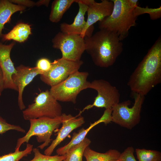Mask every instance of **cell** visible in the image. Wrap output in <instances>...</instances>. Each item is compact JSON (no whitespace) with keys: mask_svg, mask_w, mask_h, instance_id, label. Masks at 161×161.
I'll return each instance as SVG.
<instances>
[{"mask_svg":"<svg viewBox=\"0 0 161 161\" xmlns=\"http://www.w3.org/2000/svg\"><path fill=\"white\" fill-rule=\"evenodd\" d=\"M161 82V37L158 38L130 76L127 85L145 96Z\"/></svg>","mask_w":161,"mask_h":161,"instance_id":"obj_1","label":"cell"},{"mask_svg":"<svg viewBox=\"0 0 161 161\" xmlns=\"http://www.w3.org/2000/svg\"><path fill=\"white\" fill-rule=\"evenodd\" d=\"M85 51L96 66L107 68L112 66L123 51V44L117 35L105 30H100L84 38Z\"/></svg>","mask_w":161,"mask_h":161,"instance_id":"obj_2","label":"cell"},{"mask_svg":"<svg viewBox=\"0 0 161 161\" xmlns=\"http://www.w3.org/2000/svg\"><path fill=\"white\" fill-rule=\"evenodd\" d=\"M113 7L111 15L98 21L100 30H105L116 35L122 41L128 36L130 28L136 26L137 17L134 8L130 7L126 0H112Z\"/></svg>","mask_w":161,"mask_h":161,"instance_id":"obj_3","label":"cell"},{"mask_svg":"<svg viewBox=\"0 0 161 161\" xmlns=\"http://www.w3.org/2000/svg\"><path fill=\"white\" fill-rule=\"evenodd\" d=\"M88 75L87 72L77 71L63 81L51 87L49 91L58 101L75 104L80 92L89 88L90 82L87 80Z\"/></svg>","mask_w":161,"mask_h":161,"instance_id":"obj_4","label":"cell"},{"mask_svg":"<svg viewBox=\"0 0 161 161\" xmlns=\"http://www.w3.org/2000/svg\"><path fill=\"white\" fill-rule=\"evenodd\" d=\"M29 121V130L24 136L17 140L15 149H19L21 145L25 142L28 143L33 136L36 137L38 142L43 143L38 147L41 149H43L52 141L51 137L52 133L59 127L62 120L61 116L54 118L44 117L30 120Z\"/></svg>","mask_w":161,"mask_h":161,"instance_id":"obj_5","label":"cell"},{"mask_svg":"<svg viewBox=\"0 0 161 161\" xmlns=\"http://www.w3.org/2000/svg\"><path fill=\"white\" fill-rule=\"evenodd\" d=\"M34 102L22 111L25 120L44 117L55 118L61 117L62 114L61 106L48 90L40 92L35 98Z\"/></svg>","mask_w":161,"mask_h":161,"instance_id":"obj_6","label":"cell"},{"mask_svg":"<svg viewBox=\"0 0 161 161\" xmlns=\"http://www.w3.org/2000/svg\"><path fill=\"white\" fill-rule=\"evenodd\" d=\"M134 102L131 108L130 100L119 103L112 109V121L120 126L131 129L140 122V114L145 96L135 94Z\"/></svg>","mask_w":161,"mask_h":161,"instance_id":"obj_7","label":"cell"},{"mask_svg":"<svg viewBox=\"0 0 161 161\" xmlns=\"http://www.w3.org/2000/svg\"><path fill=\"white\" fill-rule=\"evenodd\" d=\"M52 47L59 49L62 58L74 61H80L85 51L84 39L80 35L58 32L52 40Z\"/></svg>","mask_w":161,"mask_h":161,"instance_id":"obj_8","label":"cell"},{"mask_svg":"<svg viewBox=\"0 0 161 161\" xmlns=\"http://www.w3.org/2000/svg\"><path fill=\"white\" fill-rule=\"evenodd\" d=\"M89 88L96 90L97 95L93 103L84 108L77 115L78 116L85 110L93 107L112 109L119 103L120 94L119 90L107 80L102 79L94 80L90 83Z\"/></svg>","mask_w":161,"mask_h":161,"instance_id":"obj_9","label":"cell"},{"mask_svg":"<svg viewBox=\"0 0 161 161\" xmlns=\"http://www.w3.org/2000/svg\"><path fill=\"white\" fill-rule=\"evenodd\" d=\"M83 62L74 61L62 58L55 60L47 72L40 75L41 80L51 87L66 79L72 74L78 71Z\"/></svg>","mask_w":161,"mask_h":161,"instance_id":"obj_10","label":"cell"},{"mask_svg":"<svg viewBox=\"0 0 161 161\" xmlns=\"http://www.w3.org/2000/svg\"><path fill=\"white\" fill-rule=\"evenodd\" d=\"M82 0L88 6L85 30L91 36L94 30L93 24L111 15L113 9V3L112 0H102L100 2L94 0Z\"/></svg>","mask_w":161,"mask_h":161,"instance_id":"obj_11","label":"cell"},{"mask_svg":"<svg viewBox=\"0 0 161 161\" xmlns=\"http://www.w3.org/2000/svg\"><path fill=\"white\" fill-rule=\"evenodd\" d=\"M62 126L57 133L55 139L44 151L45 155L51 156L55 148L74 129L81 126L85 123L83 117L73 116L62 113L61 116Z\"/></svg>","mask_w":161,"mask_h":161,"instance_id":"obj_12","label":"cell"},{"mask_svg":"<svg viewBox=\"0 0 161 161\" xmlns=\"http://www.w3.org/2000/svg\"><path fill=\"white\" fill-rule=\"evenodd\" d=\"M16 68L17 72L13 75L12 79L18 88V105L19 109L22 110L25 108L23 100V94L24 88L35 76L42 74L43 73L36 67H31L21 65Z\"/></svg>","mask_w":161,"mask_h":161,"instance_id":"obj_13","label":"cell"},{"mask_svg":"<svg viewBox=\"0 0 161 161\" xmlns=\"http://www.w3.org/2000/svg\"><path fill=\"white\" fill-rule=\"evenodd\" d=\"M12 42L8 45L0 42V67L4 78V89L18 91V88L12 79L13 75L17 72L10 57L11 51L14 45Z\"/></svg>","mask_w":161,"mask_h":161,"instance_id":"obj_14","label":"cell"},{"mask_svg":"<svg viewBox=\"0 0 161 161\" xmlns=\"http://www.w3.org/2000/svg\"><path fill=\"white\" fill-rule=\"evenodd\" d=\"M75 2L78 3L79 10L73 22L70 24L65 22L61 24V31L66 33L80 35L84 38L91 36L85 30L86 21L84 16L87 12V5L82 0H75Z\"/></svg>","mask_w":161,"mask_h":161,"instance_id":"obj_15","label":"cell"},{"mask_svg":"<svg viewBox=\"0 0 161 161\" xmlns=\"http://www.w3.org/2000/svg\"><path fill=\"white\" fill-rule=\"evenodd\" d=\"M111 121H112L111 111L109 110H105L101 117L94 123H91L88 128L86 129L83 128L80 129L78 133H74L72 139L68 144L57 150L56 152L57 155H63L65 154L71 148L83 141L89 131L96 125L102 122L107 124Z\"/></svg>","mask_w":161,"mask_h":161,"instance_id":"obj_16","label":"cell"},{"mask_svg":"<svg viewBox=\"0 0 161 161\" xmlns=\"http://www.w3.org/2000/svg\"><path fill=\"white\" fill-rule=\"evenodd\" d=\"M26 8L25 7L13 4L9 0H0V37L2 35V30L5 24L10 22L12 15Z\"/></svg>","mask_w":161,"mask_h":161,"instance_id":"obj_17","label":"cell"},{"mask_svg":"<svg viewBox=\"0 0 161 161\" xmlns=\"http://www.w3.org/2000/svg\"><path fill=\"white\" fill-rule=\"evenodd\" d=\"M32 34L30 25L24 23L17 24L8 33L3 34V41L13 40L20 43L26 41Z\"/></svg>","mask_w":161,"mask_h":161,"instance_id":"obj_18","label":"cell"},{"mask_svg":"<svg viewBox=\"0 0 161 161\" xmlns=\"http://www.w3.org/2000/svg\"><path fill=\"white\" fill-rule=\"evenodd\" d=\"M120 153L116 149H112L105 153H99L88 146L85 148L83 156L86 161H112L118 159Z\"/></svg>","mask_w":161,"mask_h":161,"instance_id":"obj_19","label":"cell"},{"mask_svg":"<svg viewBox=\"0 0 161 161\" xmlns=\"http://www.w3.org/2000/svg\"><path fill=\"white\" fill-rule=\"evenodd\" d=\"M75 0H55L52 2L49 19L53 23H57Z\"/></svg>","mask_w":161,"mask_h":161,"instance_id":"obj_20","label":"cell"},{"mask_svg":"<svg viewBox=\"0 0 161 161\" xmlns=\"http://www.w3.org/2000/svg\"><path fill=\"white\" fill-rule=\"evenodd\" d=\"M91 143L90 140L85 137L81 142L69 149L66 154L65 159L63 161H83L84 150Z\"/></svg>","mask_w":161,"mask_h":161,"instance_id":"obj_21","label":"cell"},{"mask_svg":"<svg viewBox=\"0 0 161 161\" xmlns=\"http://www.w3.org/2000/svg\"><path fill=\"white\" fill-rule=\"evenodd\" d=\"M33 146V145L27 143L25 149L23 151L16 149L14 152L0 156V161H19L24 157L31 154Z\"/></svg>","mask_w":161,"mask_h":161,"instance_id":"obj_22","label":"cell"},{"mask_svg":"<svg viewBox=\"0 0 161 161\" xmlns=\"http://www.w3.org/2000/svg\"><path fill=\"white\" fill-rule=\"evenodd\" d=\"M135 152L139 161H161V153L158 151L137 148Z\"/></svg>","mask_w":161,"mask_h":161,"instance_id":"obj_23","label":"cell"},{"mask_svg":"<svg viewBox=\"0 0 161 161\" xmlns=\"http://www.w3.org/2000/svg\"><path fill=\"white\" fill-rule=\"evenodd\" d=\"M134 12L137 17L144 13H148L151 19L156 20L161 17V7L156 8H148V6L143 8L137 6L134 9Z\"/></svg>","mask_w":161,"mask_h":161,"instance_id":"obj_24","label":"cell"},{"mask_svg":"<svg viewBox=\"0 0 161 161\" xmlns=\"http://www.w3.org/2000/svg\"><path fill=\"white\" fill-rule=\"evenodd\" d=\"M34 154L33 158L30 161H63L66 157V155L51 156L42 154L38 148L32 149Z\"/></svg>","mask_w":161,"mask_h":161,"instance_id":"obj_25","label":"cell"},{"mask_svg":"<svg viewBox=\"0 0 161 161\" xmlns=\"http://www.w3.org/2000/svg\"><path fill=\"white\" fill-rule=\"evenodd\" d=\"M11 130L23 133L26 132L25 130L20 126L9 123L5 120L0 116V134L4 133Z\"/></svg>","mask_w":161,"mask_h":161,"instance_id":"obj_26","label":"cell"},{"mask_svg":"<svg viewBox=\"0 0 161 161\" xmlns=\"http://www.w3.org/2000/svg\"><path fill=\"white\" fill-rule=\"evenodd\" d=\"M52 64V63L48 58H41L37 61L35 67L44 74L50 69Z\"/></svg>","mask_w":161,"mask_h":161,"instance_id":"obj_27","label":"cell"},{"mask_svg":"<svg viewBox=\"0 0 161 161\" xmlns=\"http://www.w3.org/2000/svg\"><path fill=\"white\" fill-rule=\"evenodd\" d=\"M134 151L133 147H129L120 153L119 159L123 161H137L134 154Z\"/></svg>","mask_w":161,"mask_h":161,"instance_id":"obj_28","label":"cell"},{"mask_svg":"<svg viewBox=\"0 0 161 161\" xmlns=\"http://www.w3.org/2000/svg\"><path fill=\"white\" fill-rule=\"evenodd\" d=\"M9 1L15 4H18V5L23 6L24 7H32L36 5V3L34 2L28 0H12Z\"/></svg>","mask_w":161,"mask_h":161,"instance_id":"obj_29","label":"cell"},{"mask_svg":"<svg viewBox=\"0 0 161 161\" xmlns=\"http://www.w3.org/2000/svg\"><path fill=\"white\" fill-rule=\"evenodd\" d=\"M4 89L3 75L2 70L0 67V96Z\"/></svg>","mask_w":161,"mask_h":161,"instance_id":"obj_30","label":"cell"},{"mask_svg":"<svg viewBox=\"0 0 161 161\" xmlns=\"http://www.w3.org/2000/svg\"><path fill=\"white\" fill-rule=\"evenodd\" d=\"M129 6L131 8H134L137 6V0H126Z\"/></svg>","mask_w":161,"mask_h":161,"instance_id":"obj_31","label":"cell"},{"mask_svg":"<svg viewBox=\"0 0 161 161\" xmlns=\"http://www.w3.org/2000/svg\"><path fill=\"white\" fill-rule=\"evenodd\" d=\"M50 1V0H40L36 3V5L39 6L44 5L47 7H48Z\"/></svg>","mask_w":161,"mask_h":161,"instance_id":"obj_32","label":"cell"},{"mask_svg":"<svg viewBox=\"0 0 161 161\" xmlns=\"http://www.w3.org/2000/svg\"><path fill=\"white\" fill-rule=\"evenodd\" d=\"M123 161L122 160H121L118 159L116 160H113V161Z\"/></svg>","mask_w":161,"mask_h":161,"instance_id":"obj_33","label":"cell"}]
</instances>
